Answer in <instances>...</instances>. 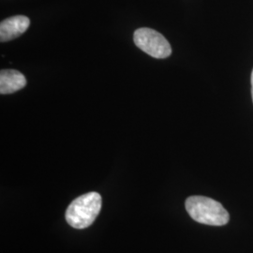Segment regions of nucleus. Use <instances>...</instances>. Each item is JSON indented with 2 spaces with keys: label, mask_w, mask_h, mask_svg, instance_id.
<instances>
[{
  "label": "nucleus",
  "mask_w": 253,
  "mask_h": 253,
  "mask_svg": "<svg viewBox=\"0 0 253 253\" xmlns=\"http://www.w3.org/2000/svg\"><path fill=\"white\" fill-rule=\"evenodd\" d=\"M186 209L195 221L211 226L228 223L230 216L226 209L217 201L205 196H190L186 200Z\"/></svg>",
  "instance_id": "nucleus-1"
},
{
  "label": "nucleus",
  "mask_w": 253,
  "mask_h": 253,
  "mask_svg": "<svg viewBox=\"0 0 253 253\" xmlns=\"http://www.w3.org/2000/svg\"><path fill=\"white\" fill-rule=\"evenodd\" d=\"M101 196L92 191L73 200L66 211V220L75 229H84L95 221L101 209Z\"/></svg>",
  "instance_id": "nucleus-2"
},
{
  "label": "nucleus",
  "mask_w": 253,
  "mask_h": 253,
  "mask_svg": "<svg viewBox=\"0 0 253 253\" xmlns=\"http://www.w3.org/2000/svg\"><path fill=\"white\" fill-rule=\"evenodd\" d=\"M135 45L150 56L158 59L167 58L172 54L169 42L158 31L148 27L137 29L133 35Z\"/></svg>",
  "instance_id": "nucleus-3"
},
{
  "label": "nucleus",
  "mask_w": 253,
  "mask_h": 253,
  "mask_svg": "<svg viewBox=\"0 0 253 253\" xmlns=\"http://www.w3.org/2000/svg\"><path fill=\"white\" fill-rule=\"evenodd\" d=\"M30 26V20L24 15L5 19L0 24V41L6 42L24 34Z\"/></svg>",
  "instance_id": "nucleus-4"
},
{
  "label": "nucleus",
  "mask_w": 253,
  "mask_h": 253,
  "mask_svg": "<svg viewBox=\"0 0 253 253\" xmlns=\"http://www.w3.org/2000/svg\"><path fill=\"white\" fill-rule=\"evenodd\" d=\"M27 78L15 70H3L0 73V93L2 95L12 94L23 89L27 85Z\"/></svg>",
  "instance_id": "nucleus-5"
},
{
  "label": "nucleus",
  "mask_w": 253,
  "mask_h": 253,
  "mask_svg": "<svg viewBox=\"0 0 253 253\" xmlns=\"http://www.w3.org/2000/svg\"><path fill=\"white\" fill-rule=\"evenodd\" d=\"M252 94H253V73H252Z\"/></svg>",
  "instance_id": "nucleus-6"
}]
</instances>
